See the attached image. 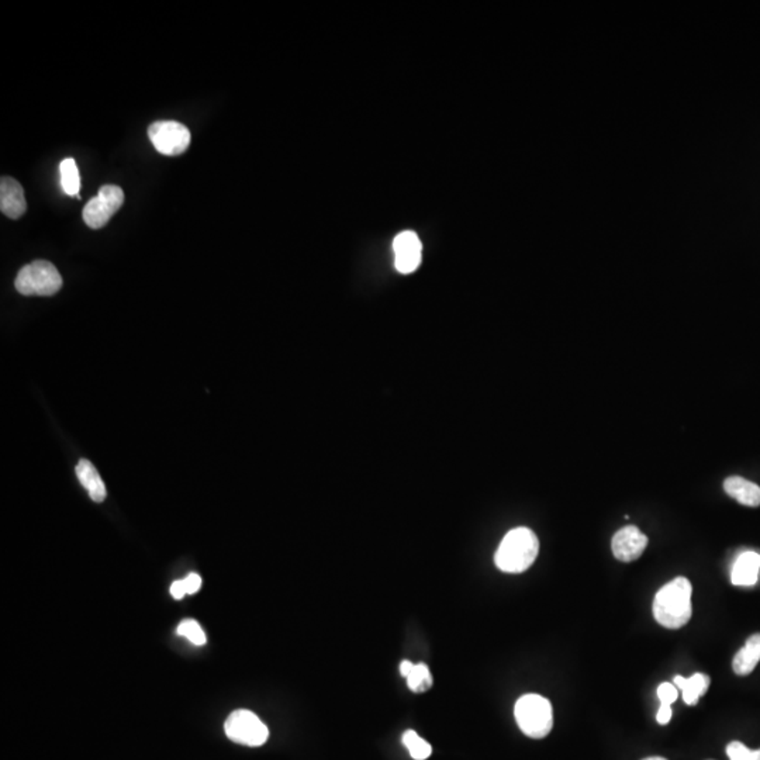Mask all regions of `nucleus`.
Instances as JSON below:
<instances>
[{"label": "nucleus", "instance_id": "1", "mask_svg": "<svg viewBox=\"0 0 760 760\" xmlns=\"http://www.w3.org/2000/svg\"><path fill=\"white\" fill-rule=\"evenodd\" d=\"M690 580L676 577L659 590L653 602V615L663 627L679 630L690 621L691 613Z\"/></svg>", "mask_w": 760, "mask_h": 760}, {"label": "nucleus", "instance_id": "2", "mask_svg": "<svg viewBox=\"0 0 760 760\" xmlns=\"http://www.w3.org/2000/svg\"><path fill=\"white\" fill-rule=\"evenodd\" d=\"M538 552L540 541L537 535L530 529L520 527L502 538L494 555V562L502 572L522 573L532 567Z\"/></svg>", "mask_w": 760, "mask_h": 760}, {"label": "nucleus", "instance_id": "3", "mask_svg": "<svg viewBox=\"0 0 760 760\" xmlns=\"http://www.w3.org/2000/svg\"><path fill=\"white\" fill-rule=\"evenodd\" d=\"M514 716L520 729L530 738H545L554 727L552 704L540 694H525L519 699Z\"/></svg>", "mask_w": 760, "mask_h": 760}, {"label": "nucleus", "instance_id": "4", "mask_svg": "<svg viewBox=\"0 0 760 760\" xmlns=\"http://www.w3.org/2000/svg\"><path fill=\"white\" fill-rule=\"evenodd\" d=\"M14 286L24 296H52L62 287V277L52 262L34 261L20 269Z\"/></svg>", "mask_w": 760, "mask_h": 760}, {"label": "nucleus", "instance_id": "5", "mask_svg": "<svg viewBox=\"0 0 760 760\" xmlns=\"http://www.w3.org/2000/svg\"><path fill=\"white\" fill-rule=\"evenodd\" d=\"M227 738L245 746H262L269 738V729L257 714L249 709H237L224 724Z\"/></svg>", "mask_w": 760, "mask_h": 760}, {"label": "nucleus", "instance_id": "6", "mask_svg": "<svg viewBox=\"0 0 760 760\" xmlns=\"http://www.w3.org/2000/svg\"><path fill=\"white\" fill-rule=\"evenodd\" d=\"M125 203V193L116 185H105L83 209V221L93 230H99L110 221Z\"/></svg>", "mask_w": 760, "mask_h": 760}, {"label": "nucleus", "instance_id": "7", "mask_svg": "<svg viewBox=\"0 0 760 760\" xmlns=\"http://www.w3.org/2000/svg\"><path fill=\"white\" fill-rule=\"evenodd\" d=\"M148 137L159 154L168 156L181 155L191 144V131L178 121H156L148 127Z\"/></svg>", "mask_w": 760, "mask_h": 760}, {"label": "nucleus", "instance_id": "8", "mask_svg": "<svg viewBox=\"0 0 760 760\" xmlns=\"http://www.w3.org/2000/svg\"><path fill=\"white\" fill-rule=\"evenodd\" d=\"M395 265L400 274H413L421 264V241L414 231H403L393 241Z\"/></svg>", "mask_w": 760, "mask_h": 760}, {"label": "nucleus", "instance_id": "9", "mask_svg": "<svg viewBox=\"0 0 760 760\" xmlns=\"http://www.w3.org/2000/svg\"><path fill=\"white\" fill-rule=\"evenodd\" d=\"M646 545H648V538L640 530L628 525L624 527L620 531L615 532L611 542V549L613 554L621 562H633V560L641 558L643 554Z\"/></svg>", "mask_w": 760, "mask_h": 760}, {"label": "nucleus", "instance_id": "10", "mask_svg": "<svg viewBox=\"0 0 760 760\" xmlns=\"http://www.w3.org/2000/svg\"><path fill=\"white\" fill-rule=\"evenodd\" d=\"M0 211L12 220L20 219L26 213V196L16 179L4 176L0 181Z\"/></svg>", "mask_w": 760, "mask_h": 760}, {"label": "nucleus", "instance_id": "11", "mask_svg": "<svg viewBox=\"0 0 760 760\" xmlns=\"http://www.w3.org/2000/svg\"><path fill=\"white\" fill-rule=\"evenodd\" d=\"M759 570L760 555L754 550L744 552L739 555L738 559L735 560L734 568H732V585L744 586V587L756 585Z\"/></svg>", "mask_w": 760, "mask_h": 760}, {"label": "nucleus", "instance_id": "12", "mask_svg": "<svg viewBox=\"0 0 760 760\" xmlns=\"http://www.w3.org/2000/svg\"><path fill=\"white\" fill-rule=\"evenodd\" d=\"M724 490L732 499L746 507L760 506V486L741 476H731L724 482Z\"/></svg>", "mask_w": 760, "mask_h": 760}, {"label": "nucleus", "instance_id": "13", "mask_svg": "<svg viewBox=\"0 0 760 760\" xmlns=\"http://www.w3.org/2000/svg\"><path fill=\"white\" fill-rule=\"evenodd\" d=\"M77 476L80 479V484L89 492L90 499L95 502H102L108 496L105 483H103L102 477L99 472L96 471L95 466L87 459L80 461L77 466Z\"/></svg>", "mask_w": 760, "mask_h": 760}, {"label": "nucleus", "instance_id": "14", "mask_svg": "<svg viewBox=\"0 0 760 760\" xmlns=\"http://www.w3.org/2000/svg\"><path fill=\"white\" fill-rule=\"evenodd\" d=\"M760 661V633H755L745 643L744 648L735 655L732 668L738 676H747L756 668Z\"/></svg>", "mask_w": 760, "mask_h": 760}, {"label": "nucleus", "instance_id": "15", "mask_svg": "<svg viewBox=\"0 0 760 760\" xmlns=\"http://www.w3.org/2000/svg\"><path fill=\"white\" fill-rule=\"evenodd\" d=\"M709 678L704 673H696L690 679H684L681 676L674 678V684L683 691V700L688 706H696L699 699L708 690Z\"/></svg>", "mask_w": 760, "mask_h": 760}, {"label": "nucleus", "instance_id": "16", "mask_svg": "<svg viewBox=\"0 0 760 760\" xmlns=\"http://www.w3.org/2000/svg\"><path fill=\"white\" fill-rule=\"evenodd\" d=\"M61 186L68 196H80V176L75 159L67 158L61 163Z\"/></svg>", "mask_w": 760, "mask_h": 760}, {"label": "nucleus", "instance_id": "17", "mask_svg": "<svg viewBox=\"0 0 760 760\" xmlns=\"http://www.w3.org/2000/svg\"><path fill=\"white\" fill-rule=\"evenodd\" d=\"M401 739H403L404 746L408 747V751L410 752V756L414 760H426L433 754L431 745L420 738L413 729L404 732Z\"/></svg>", "mask_w": 760, "mask_h": 760}, {"label": "nucleus", "instance_id": "18", "mask_svg": "<svg viewBox=\"0 0 760 760\" xmlns=\"http://www.w3.org/2000/svg\"><path fill=\"white\" fill-rule=\"evenodd\" d=\"M406 679H408V689L413 693H426L427 690H430L434 681L430 669L424 663L414 665L413 671Z\"/></svg>", "mask_w": 760, "mask_h": 760}, {"label": "nucleus", "instance_id": "19", "mask_svg": "<svg viewBox=\"0 0 760 760\" xmlns=\"http://www.w3.org/2000/svg\"><path fill=\"white\" fill-rule=\"evenodd\" d=\"M178 635L185 636L194 645H204L206 643V633L202 630L201 624L194 620H185L179 624Z\"/></svg>", "mask_w": 760, "mask_h": 760}, {"label": "nucleus", "instance_id": "20", "mask_svg": "<svg viewBox=\"0 0 760 760\" xmlns=\"http://www.w3.org/2000/svg\"><path fill=\"white\" fill-rule=\"evenodd\" d=\"M727 755L731 760H760V749L752 751L738 741L731 742L727 746Z\"/></svg>", "mask_w": 760, "mask_h": 760}, {"label": "nucleus", "instance_id": "21", "mask_svg": "<svg viewBox=\"0 0 760 760\" xmlns=\"http://www.w3.org/2000/svg\"><path fill=\"white\" fill-rule=\"evenodd\" d=\"M658 697L661 704L671 706L678 700V689L671 683H661L658 689Z\"/></svg>", "mask_w": 760, "mask_h": 760}, {"label": "nucleus", "instance_id": "22", "mask_svg": "<svg viewBox=\"0 0 760 760\" xmlns=\"http://www.w3.org/2000/svg\"><path fill=\"white\" fill-rule=\"evenodd\" d=\"M185 585L186 590H188V595H194V593L199 592L202 587V577L198 575V573H191V575L186 577Z\"/></svg>", "mask_w": 760, "mask_h": 760}, {"label": "nucleus", "instance_id": "23", "mask_svg": "<svg viewBox=\"0 0 760 760\" xmlns=\"http://www.w3.org/2000/svg\"><path fill=\"white\" fill-rule=\"evenodd\" d=\"M171 595H173V597L176 598V600H181V598L185 597V596L188 595L185 580H178V582L173 583V586H171Z\"/></svg>", "mask_w": 760, "mask_h": 760}, {"label": "nucleus", "instance_id": "24", "mask_svg": "<svg viewBox=\"0 0 760 760\" xmlns=\"http://www.w3.org/2000/svg\"><path fill=\"white\" fill-rule=\"evenodd\" d=\"M671 707L668 706V704H661V708H659L658 716H656V719H658L659 724L661 726H666L671 722Z\"/></svg>", "mask_w": 760, "mask_h": 760}, {"label": "nucleus", "instance_id": "25", "mask_svg": "<svg viewBox=\"0 0 760 760\" xmlns=\"http://www.w3.org/2000/svg\"><path fill=\"white\" fill-rule=\"evenodd\" d=\"M414 669V663H411L410 661H403L400 663V673L401 676L404 678H408V674L411 673V671Z\"/></svg>", "mask_w": 760, "mask_h": 760}, {"label": "nucleus", "instance_id": "26", "mask_svg": "<svg viewBox=\"0 0 760 760\" xmlns=\"http://www.w3.org/2000/svg\"><path fill=\"white\" fill-rule=\"evenodd\" d=\"M643 760H668V759H665V757H661V756H653V757H646V759H643Z\"/></svg>", "mask_w": 760, "mask_h": 760}]
</instances>
